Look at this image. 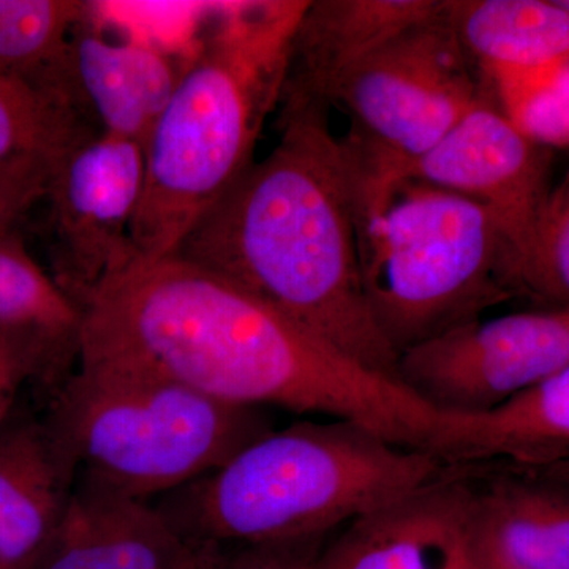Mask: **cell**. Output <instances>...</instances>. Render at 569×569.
<instances>
[{
  "label": "cell",
  "instance_id": "obj_9",
  "mask_svg": "<svg viewBox=\"0 0 569 569\" xmlns=\"http://www.w3.org/2000/svg\"><path fill=\"white\" fill-rule=\"evenodd\" d=\"M144 148L97 133L67 152L43 200L50 206V274L84 309L133 260L132 224L144 189Z\"/></svg>",
  "mask_w": 569,
  "mask_h": 569
},
{
  "label": "cell",
  "instance_id": "obj_23",
  "mask_svg": "<svg viewBox=\"0 0 569 569\" xmlns=\"http://www.w3.org/2000/svg\"><path fill=\"white\" fill-rule=\"evenodd\" d=\"M515 298H529L553 309L569 307V171L560 186L550 190L533 247L516 279Z\"/></svg>",
  "mask_w": 569,
  "mask_h": 569
},
{
  "label": "cell",
  "instance_id": "obj_18",
  "mask_svg": "<svg viewBox=\"0 0 569 569\" xmlns=\"http://www.w3.org/2000/svg\"><path fill=\"white\" fill-rule=\"evenodd\" d=\"M100 132L0 73V220L18 223L43 200L56 168Z\"/></svg>",
  "mask_w": 569,
  "mask_h": 569
},
{
  "label": "cell",
  "instance_id": "obj_16",
  "mask_svg": "<svg viewBox=\"0 0 569 569\" xmlns=\"http://www.w3.org/2000/svg\"><path fill=\"white\" fill-rule=\"evenodd\" d=\"M77 468L37 419L0 430V569H39L66 518Z\"/></svg>",
  "mask_w": 569,
  "mask_h": 569
},
{
  "label": "cell",
  "instance_id": "obj_15",
  "mask_svg": "<svg viewBox=\"0 0 569 569\" xmlns=\"http://www.w3.org/2000/svg\"><path fill=\"white\" fill-rule=\"evenodd\" d=\"M203 545L152 501L77 481L39 569H182Z\"/></svg>",
  "mask_w": 569,
  "mask_h": 569
},
{
  "label": "cell",
  "instance_id": "obj_19",
  "mask_svg": "<svg viewBox=\"0 0 569 569\" xmlns=\"http://www.w3.org/2000/svg\"><path fill=\"white\" fill-rule=\"evenodd\" d=\"M448 18L486 84L569 56L559 0H447Z\"/></svg>",
  "mask_w": 569,
  "mask_h": 569
},
{
  "label": "cell",
  "instance_id": "obj_5",
  "mask_svg": "<svg viewBox=\"0 0 569 569\" xmlns=\"http://www.w3.org/2000/svg\"><path fill=\"white\" fill-rule=\"evenodd\" d=\"M351 179L367 305L397 355L512 299L511 252L485 206L415 179Z\"/></svg>",
  "mask_w": 569,
  "mask_h": 569
},
{
  "label": "cell",
  "instance_id": "obj_22",
  "mask_svg": "<svg viewBox=\"0 0 569 569\" xmlns=\"http://www.w3.org/2000/svg\"><path fill=\"white\" fill-rule=\"evenodd\" d=\"M490 93L520 133L542 148L569 146V56L539 69L488 82Z\"/></svg>",
  "mask_w": 569,
  "mask_h": 569
},
{
  "label": "cell",
  "instance_id": "obj_20",
  "mask_svg": "<svg viewBox=\"0 0 569 569\" xmlns=\"http://www.w3.org/2000/svg\"><path fill=\"white\" fill-rule=\"evenodd\" d=\"M89 9L78 0H0V73L86 121L71 84L70 39Z\"/></svg>",
  "mask_w": 569,
  "mask_h": 569
},
{
  "label": "cell",
  "instance_id": "obj_25",
  "mask_svg": "<svg viewBox=\"0 0 569 569\" xmlns=\"http://www.w3.org/2000/svg\"><path fill=\"white\" fill-rule=\"evenodd\" d=\"M325 541L310 538L227 550L222 569H318Z\"/></svg>",
  "mask_w": 569,
  "mask_h": 569
},
{
  "label": "cell",
  "instance_id": "obj_21",
  "mask_svg": "<svg viewBox=\"0 0 569 569\" xmlns=\"http://www.w3.org/2000/svg\"><path fill=\"white\" fill-rule=\"evenodd\" d=\"M81 307L28 252L18 223L0 220V328L28 332L78 365Z\"/></svg>",
  "mask_w": 569,
  "mask_h": 569
},
{
  "label": "cell",
  "instance_id": "obj_7",
  "mask_svg": "<svg viewBox=\"0 0 569 569\" xmlns=\"http://www.w3.org/2000/svg\"><path fill=\"white\" fill-rule=\"evenodd\" d=\"M443 10L397 36L348 71L328 99L350 116L342 144L366 178H395L489 93Z\"/></svg>",
  "mask_w": 569,
  "mask_h": 569
},
{
  "label": "cell",
  "instance_id": "obj_6",
  "mask_svg": "<svg viewBox=\"0 0 569 569\" xmlns=\"http://www.w3.org/2000/svg\"><path fill=\"white\" fill-rule=\"evenodd\" d=\"M48 426L77 481L151 501L223 466L272 426L263 408L220 402L152 370L78 361Z\"/></svg>",
  "mask_w": 569,
  "mask_h": 569
},
{
  "label": "cell",
  "instance_id": "obj_29",
  "mask_svg": "<svg viewBox=\"0 0 569 569\" xmlns=\"http://www.w3.org/2000/svg\"><path fill=\"white\" fill-rule=\"evenodd\" d=\"M559 3L561 7H563L565 10L569 13V0H559Z\"/></svg>",
  "mask_w": 569,
  "mask_h": 569
},
{
  "label": "cell",
  "instance_id": "obj_2",
  "mask_svg": "<svg viewBox=\"0 0 569 569\" xmlns=\"http://www.w3.org/2000/svg\"><path fill=\"white\" fill-rule=\"evenodd\" d=\"M280 138L201 217L174 254L280 310L359 365L397 380L359 263L353 179L328 111H280Z\"/></svg>",
  "mask_w": 569,
  "mask_h": 569
},
{
  "label": "cell",
  "instance_id": "obj_11",
  "mask_svg": "<svg viewBox=\"0 0 569 569\" xmlns=\"http://www.w3.org/2000/svg\"><path fill=\"white\" fill-rule=\"evenodd\" d=\"M466 550L477 569H569V485L538 468L463 463Z\"/></svg>",
  "mask_w": 569,
  "mask_h": 569
},
{
  "label": "cell",
  "instance_id": "obj_8",
  "mask_svg": "<svg viewBox=\"0 0 569 569\" xmlns=\"http://www.w3.org/2000/svg\"><path fill=\"white\" fill-rule=\"evenodd\" d=\"M569 366V307L470 321L408 348L397 381L445 417L497 410Z\"/></svg>",
  "mask_w": 569,
  "mask_h": 569
},
{
  "label": "cell",
  "instance_id": "obj_13",
  "mask_svg": "<svg viewBox=\"0 0 569 569\" xmlns=\"http://www.w3.org/2000/svg\"><path fill=\"white\" fill-rule=\"evenodd\" d=\"M467 467L348 523L318 569H459L466 557Z\"/></svg>",
  "mask_w": 569,
  "mask_h": 569
},
{
  "label": "cell",
  "instance_id": "obj_27",
  "mask_svg": "<svg viewBox=\"0 0 569 569\" xmlns=\"http://www.w3.org/2000/svg\"><path fill=\"white\" fill-rule=\"evenodd\" d=\"M538 470H541L542 473L549 475V477L556 479H560V481L567 482V485H569V459L552 463V466L538 468Z\"/></svg>",
  "mask_w": 569,
  "mask_h": 569
},
{
  "label": "cell",
  "instance_id": "obj_4",
  "mask_svg": "<svg viewBox=\"0 0 569 569\" xmlns=\"http://www.w3.org/2000/svg\"><path fill=\"white\" fill-rule=\"evenodd\" d=\"M452 466L356 422L305 419L257 438L157 507L187 538L222 548L326 538Z\"/></svg>",
  "mask_w": 569,
  "mask_h": 569
},
{
  "label": "cell",
  "instance_id": "obj_17",
  "mask_svg": "<svg viewBox=\"0 0 569 569\" xmlns=\"http://www.w3.org/2000/svg\"><path fill=\"white\" fill-rule=\"evenodd\" d=\"M438 455L451 463L541 468L569 459V366L478 417H447Z\"/></svg>",
  "mask_w": 569,
  "mask_h": 569
},
{
  "label": "cell",
  "instance_id": "obj_28",
  "mask_svg": "<svg viewBox=\"0 0 569 569\" xmlns=\"http://www.w3.org/2000/svg\"><path fill=\"white\" fill-rule=\"evenodd\" d=\"M459 569H477L471 565L470 559L467 557V550H466V557H463L462 563H460Z\"/></svg>",
  "mask_w": 569,
  "mask_h": 569
},
{
  "label": "cell",
  "instance_id": "obj_3",
  "mask_svg": "<svg viewBox=\"0 0 569 569\" xmlns=\"http://www.w3.org/2000/svg\"><path fill=\"white\" fill-rule=\"evenodd\" d=\"M309 3L266 0L219 10L144 148V189L132 224L138 254H173L254 162Z\"/></svg>",
  "mask_w": 569,
  "mask_h": 569
},
{
  "label": "cell",
  "instance_id": "obj_24",
  "mask_svg": "<svg viewBox=\"0 0 569 569\" xmlns=\"http://www.w3.org/2000/svg\"><path fill=\"white\" fill-rule=\"evenodd\" d=\"M69 362L43 340L17 329L0 328V430L10 421L22 385L48 377Z\"/></svg>",
  "mask_w": 569,
  "mask_h": 569
},
{
  "label": "cell",
  "instance_id": "obj_26",
  "mask_svg": "<svg viewBox=\"0 0 569 569\" xmlns=\"http://www.w3.org/2000/svg\"><path fill=\"white\" fill-rule=\"evenodd\" d=\"M224 556H227V548L204 542L182 569H222Z\"/></svg>",
  "mask_w": 569,
  "mask_h": 569
},
{
  "label": "cell",
  "instance_id": "obj_12",
  "mask_svg": "<svg viewBox=\"0 0 569 569\" xmlns=\"http://www.w3.org/2000/svg\"><path fill=\"white\" fill-rule=\"evenodd\" d=\"M192 54L140 37L110 39L93 22L91 3L70 39L77 102L100 132L146 148Z\"/></svg>",
  "mask_w": 569,
  "mask_h": 569
},
{
  "label": "cell",
  "instance_id": "obj_10",
  "mask_svg": "<svg viewBox=\"0 0 569 569\" xmlns=\"http://www.w3.org/2000/svg\"><path fill=\"white\" fill-rule=\"evenodd\" d=\"M548 162V149L520 133L489 92L432 151L395 178L432 183L485 206L511 252L515 298L516 279L550 193Z\"/></svg>",
  "mask_w": 569,
  "mask_h": 569
},
{
  "label": "cell",
  "instance_id": "obj_1",
  "mask_svg": "<svg viewBox=\"0 0 569 569\" xmlns=\"http://www.w3.org/2000/svg\"><path fill=\"white\" fill-rule=\"evenodd\" d=\"M78 361L152 370L231 403L343 419L437 451L445 417L257 296L179 254H134L82 309Z\"/></svg>",
  "mask_w": 569,
  "mask_h": 569
},
{
  "label": "cell",
  "instance_id": "obj_14",
  "mask_svg": "<svg viewBox=\"0 0 569 569\" xmlns=\"http://www.w3.org/2000/svg\"><path fill=\"white\" fill-rule=\"evenodd\" d=\"M445 0H310L291 44L279 108H321L337 82Z\"/></svg>",
  "mask_w": 569,
  "mask_h": 569
}]
</instances>
